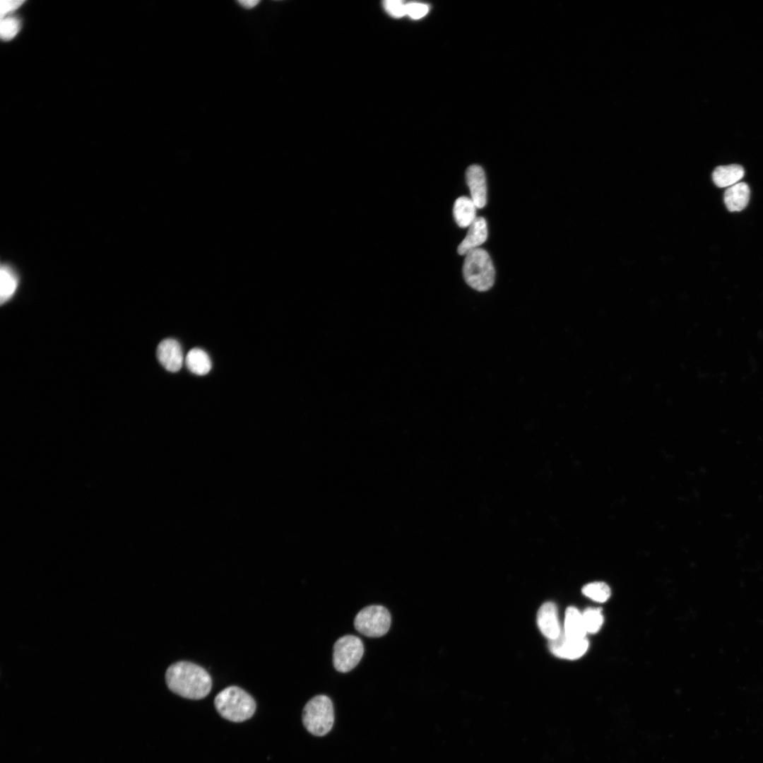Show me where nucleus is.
Masks as SVG:
<instances>
[{
    "mask_svg": "<svg viewBox=\"0 0 763 763\" xmlns=\"http://www.w3.org/2000/svg\"><path fill=\"white\" fill-rule=\"evenodd\" d=\"M466 178L471 199L477 208H483L487 202V184L483 169L478 165L469 166L466 172Z\"/></svg>",
    "mask_w": 763,
    "mask_h": 763,
    "instance_id": "1a4fd4ad",
    "label": "nucleus"
},
{
    "mask_svg": "<svg viewBox=\"0 0 763 763\" xmlns=\"http://www.w3.org/2000/svg\"><path fill=\"white\" fill-rule=\"evenodd\" d=\"M389 610L380 605H372L362 608L354 620L355 629L369 637L384 636L391 625Z\"/></svg>",
    "mask_w": 763,
    "mask_h": 763,
    "instance_id": "39448f33",
    "label": "nucleus"
},
{
    "mask_svg": "<svg viewBox=\"0 0 763 763\" xmlns=\"http://www.w3.org/2000/svg\"><path fill=\"white\" fill-rule=\"evenodd\" d=\"M165 681L172 692L189 699L204 698L212 687L208 673L189 661H179L170 666L165 673Z\"/></svg>",
    "mask_w": 763,
    "mask_h": 763,
    "instance_id": "f257e3e1",
    "label": "nucleus"
},
{
    "mask_svg": "<svg viewBox=\"0 0 763 763\" xmlns=\"http://www.w3.org/2000/svg\"><path fill=\"white\" fill-rule=\"evenodd\" d=\"M745 174L743 167L737 164L718 166L712 173L714 184L718 187H731L738 183Z\"/></svg>",
    "mask_w": 763,
    "mask_h": 763,
    "instance_id": "4468645a",
    "label": "nucleus"
},
{
    "mask_svg": "<svg viewBox=\"0 0 763 763\" xmlns=\"http://www.w3.org/2000/svg\"><path fill=\"white\" fill-rule=\"evenodd\" d=\"M188 369L197 375H205L209 372L212 364L209 355L202 349H191L185 358Z\"/></svg>",
    "mask_w": 763,
    "mask_h": 763,
    "instance_id": "dca6fc26",
    "label": "nucleus"
},
{
    "mask_svg": "<svg viewBox=\"0 0 763 763\" xmlns=\"http://www.w3.org/2000/svg\"><path fill=\"white\" fill-rule=\"evenodd\" d=\"M582 593L588 598L599 603L606 601L610 596V587L603 582H593L582 588Z\"/></svg>",
    "mask_w": 763,
    "mask_h": 763,
    "instance_id": "a211bd4d",
    "label": "nucleus"
},
{
    "mask_svg": "<svg viewBox=\"0 0 763 763\" xmlns=\"http://www.w3.org/2000/svg\"><path fill=\"white\" fill-rule=\"evenodd\" d=\"M20 23L15 17H4L1 18L0 34L2 40H10L18 32Z\"/></svg>",
    "mask_w": 763,
    "mask_h": 763,
    "instance_id": "aec40b11",
    "label": "nucleus"
},
{
    "mask_svg": "<svg viewBox=\"0 0 763 763\" xmlns=\"http://www.w3.org/2000/svg\"><path fill=\"white\" fill-rule=\"evenodd\" d=\"M537 622L541 633L550 640L555 639L562 632L557 609L552 602H547L539 608Z\"/></svg>",
    "mask_w": 763,
    "mask_h": 763,
    "instance_id": "9d476101",
    "label": "nucleus"
},
{
    "mask_svg": "<svg viewBox=\"0 0 763 763\" xmlns=\"http://www.w3.org/2000/svg\"><path fill=\"white\" fill-rule=\"evenodd\" d=\"M550 650L556 656L569 660L581 657L587 651L588 641L586 638L574 639L566 637L562 632L553 640H550Z\"/></svg>",
    "mask_w": 763,
    "mask_h": 763,
    "instance_id": "0eeeda50",
    "label": "nucleus"
},
{
    "mask_svg": "<svg viewBox=\"0 0 763 763\" xmlns=\"http://www.w3.org/2000/svg\"><path fill=\"white\" fill-rule=\"evenodd\" d=\"M476 206L471 198L460 196L454 202L453 213L461 227H469L476 219Z\"/></svg>",
    "mask_w": 763,
    "mask_h": 763,
    "instance_id": "ddd939ff",
    "label": "nucleus"
},
{
    "mask_svg": "<svg viewBox=\"0 0 763 763\" xmlns=\"http://www.w3.org/2000/svg\"><path fill=\"white\" fill-rule=\"evenodd\" d=\"M562 633L569 638H585L586 631L584 625L582 614L574 607H569L566 610Z\"/></svg>",
    "mask_w": 763,
    "mask_h": 763,
    "instance_id": "2eb2a0df",
    "label": "nucleus"
},
{
    "mask_svg": "<svg viewBox=\"0 0 763 763\" xmlns=\"http://www.w3.org/2000/svg\"><path fill=\"white\" fill-rule=\"evenodd\" d=\"M386 11L392 16L401 18L406 15V4L399 0H388L384 2Z\"/></svg>",
    "mask_w": 763,
    "mask_h": 763,
    "instance_id": "412c9836",
    "label": "nucleus"
},
{
    "mask_svg": "<svg viewBox=\"0 0 763 763\" xmlns=\"http://www.w3.org/2000/svg\"><path fill=\"white\" fill-rule=\"evenodd\" d=\"M157 357L167 371L178 372L183 363V353L179 343L173 338L162 340L157 348Z\"/></svg>",
    "mask_w": 763,
    "mask_h": 763,
    "instance_id": "6e6552de",
    "label": "nucleus"
},
{
    "mask_svg": "<svg viewBox=\"0 0 763 763\" xmlns=\"http://www.w3.org/2000/svg\"><path fill=\"white\" fill-rule=\"evenodd\" d=\"M586 632L596 633L602 626L603 617L600 608H587L582 614Z\"/></svg>",
    "mask_w": 763,
    "mask_h": 763,
    "instance_id": "6ab92c4d",
    "label": "nucleus"
},
{
    "mask_svg": "<svg viewBox=\"0 0 763 763\" xmlns=\"http://www.w3.org/2000/svg\"><path fill=\"white\" fill-rule=\"evenodd\" d=\"M750 195L748 185L745 182H738L726 190L723 200L729 211H740L747 206Z\"/></svg>",
    "mask_w": 763,
    "mask_h": 763,
    "instance_id": "f8f14e48",
    "label": "nucleus"
},
{
    "mask_svg": "<svg viewBox=\"0 0 763 763\" xmlns=\"http://www.w3.org/2000/svg\"><path fill=\"white\" fill-rule=\"evenodd\" d=\"M429 8L427 5L420 3H409L406 4V15L413 19H418L427 14Z\"/></svg>",
    "mask_w": 763,
    "mask_h": 763,
    "instance_id": "4be33fe9",
    "label": "nucleus"
},
{
    "mask_svg": "<svg viewBox=\"0 0 763 763\" xmlns=\"http://www.w3.org/2000/svg\"><path fill=\"white\" fill-rule=\"evenodd\" d=\"M0 273V299L1 303L3 304L9 300L15 292L18 285V280L11 268L6 265L1 266Z\"/></svg>",
    "mask_w": 763,
    "mask_h": 763,
    "instance_id": "f3484780",
    "label": "nucleus"
},
{
    "mask_svg": "<svg viewBox=\"0 0 763 763\" xmlns=\"http://www.w3.org/2000/svg\"><path fill=\"white\" fill-rule=\"evenodd\" d=\"M214 704L223 718L232 722L250 718L256 710L253 697L237 686H229L220 691L215 697Z\"/></svg>",
    "mask_w": 763,
    "mask_h": 763,
    "instance_id": "f03ea898",
    "label": "nucleus"
},
{
    "mask_svg": "<svg viewBox=\"0 0 763 763\" xmlns=\"http://www.w3.org/2000/svg\"><path fill=\"white\" fill-rule=\"evenodd\" d=\"M487 237V223L484 218L477 217L468 227L466 236L458 247V253L466 255L469 252L479 248Z\"/></svg>",
    "mask_w": 763,
    "mask_h": 763,
    "instance_id": "9b49d317",
    "label": "nucleus"
},
{
    "mask_svg": "<svg viewBox=\"0 0 763 763\" xmlns=\"http://www.w3.org/2000/svg\"><path fill=\"white\" fill-rule=\"evenodd\" d=\"M237 2L245 9H252L254 8L261 1L257 0H241Z\"/></svg>",
    "mask_w": 763,
    "mask_h": 763,
    "instance_id": "b1692460",
    "label": "nucleus"
},
{
    "mask_svg": "<svg viewBox=\"0 0 763 763\" xmlns=\"http://www.w3.org/2000/svg\"><path fill=\"white\" fill-rule=\"evenodd\" d=\"M363 653V643L358 637L351 634L343 636L337 639L333 646V666L338 672L347 673L358 664Z\"/></svg>",
    "mask_w": 763,
    "mask_h": 763,
    "instance_id": "423d86ee",
    "label": "nucleus"
},
{
    "mask_svg": "<svg viewBox=\"0 0 763 763\" xmlns=\"http://www.w3.org/2000/svg\"><path fill=\"white\" fill-rule=\"evenodd\" d=\"M25 2L22 0H1L0 6L1 18L4 16L17 9Z\"/></svg>",
    "mask_w": 763,
    "mask_h": 763,
    "instance_id": "5701e85b",
    "label": "nucleus"
},
{
    "mask_svg": "<svg viewBox=\"0 0 763 763\" xmlns=\"http://www.w3.org/2000/svg\"><path fill=\"white\" fill-rule=\"evenodd\" d=\"M302 722L305 728L314 735L327 734L334 722L331 699L326 695L319 694L309 700L302 711Z\"/></svg>",
    "mask_w": 763,
    "mask_h": 763,
    "instance_id": "20e7f679",
    "label": "nucleus"
},
{
    "mask_svg": "<svg viewBox=\"0 0 763 763\" xmlns=\"http://www.w3.org/2000/svg\"><path fill=\"white\" fill-rule=\"evenodd\" d=\"M463 275L472 288L484 292L495 283V270L488 253L482 248L475 249L465 255Z\"/></svg>",
    "mask_w": 763,
    "mask_h": 763,
    "instance_id": "7ed1b4c3",
    "label": "nucleus"
}]
</instances>
